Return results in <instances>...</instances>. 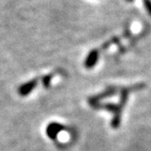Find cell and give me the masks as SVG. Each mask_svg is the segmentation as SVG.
Listing matches in <instances>:
<instances>
[{
	"instance_id": "obj_5",
	"label": "cell",
	"mask_w": 151,
	"mask_h": 151,
	"mask_svg": "<svg viewBox=\"0 0 151 151\" xmlns=\"http://www.w3.org/2000/svg\"><path fill=\"white\" fill-rule=\"evenodd\" d=\"M54 74H49V75H47L45 77H43L42 78V84L44 86V88H48L49 86H50V82H51V79L53 78Z\"/></svg>"
},
{
	"instance_id": "obj_4",
	"label": "cell",
	"mask_w": 151,
	"mask_h": 151,
	"mask_svg": "<svg viewBox=\"0 0 151 151\" xmlns=\"http://www.w3.org/2000/svg\"><path fill=\"white\" fill-rule=\"evenodd\" d=\"M99 57V50H96V49L92 50L85 60V67L87 68H92L96 64V62H98Z\"/></svg>"
},
{
	"instance_id": "obj_1",
	"label": "cell",
	"mask_w": 151,
	"mask_h": 151,
	"mask_svg": "<svg viewBox=\"0 0 151 151\" xmlns=\"http://www.w3.org/2000/svg\"><path fill=\"white\" fill-rule=\"evenodd\" d=\"M119 89H120L119 87H114V86H111V87L107 88L105 91L88 98V102L90 104V106L95 105V104H98V103H99L100 100L107 99V98H109V96H112L116 95L118 91H119Z\"/></svg>"
},
{
	"instance_id": "obj_3",
	"label": "cell",
	"mask_w": 151,
	"mask_h": 151,
	"mask_svg": "<svg viewBox=\"0 0 151 151\" xmlns=\"http://www.w3.org/2000/svg\"><path fill=\"white\" fill-rule=\"evenodd\" d=\"M37 82H38V78H35V79H32V80L25 83L24 85H21L18 88V94L22 96H27L37 87Z\"/></svg>"
},
{
	"instance_id": "obj_7",
	"label": "cell",
	"mask_w": 151,
	"mask_h": 151,
	"mask_svg": "<svg viewBox=\"0 0 151 151\" xmlns=\"http://www.w3.org/2000/svg\"><path fill=\"white\" fill-rule=\"evenodd\" d=\"M127 1H128V2H130V1H132V0H127Z\"/></svg>"
},
{
	"instance_id": "obj_6",
	"label": "cell",
	"mask_w": 151,
	"mask_h": 151,
	"mask_svg": "<svg viewBox=\"0 0 151 151\" xmlns=\"http://www.w3.org/2000/svg\"><path fill=\"white\" fill-rule=\"evenodd\" d=\"M143 3L147 13L151 16V0H143Z\"/></svg>"
},
{
	"instance_id": "obj_2",
	"label": "cell",
	"mask_w": 151,
	"mask_h": 151,
	"mask_svg": "<svg viewBox=\"0 0 151 151\" xmlns=\"http://www.w3.org/2000/svg\"><path fill=\"white\" fill-rule=\"evenodd\" d=\"M63 130H67V127L64 125L58 123V122H51L47 125L46 132H47V137L50 139L55 140L58 137V134Z\"/></svg>"
}]
</instances>
